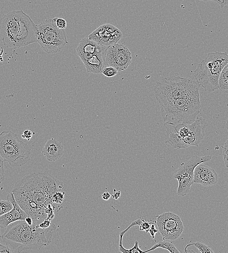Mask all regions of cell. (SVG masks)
I'll list each match as a JSON object with an SVG mask.
<instances>
[{
	"label": "cell",
	"mask_w": 228,
	"mask_h": 253,
	"mask_svg": "<svg viewBox=\"0 0 228 253\" xmlns=\"http://www.w3.org/2000/svg\"><path fill=\"white\" fill-rule=\"evenodd\" d=\"M58 191L56 181L39 172L27 175L17 181L12 192L15 199L33 224L38 225L47 217V210L53 204V194Z\"/></svg>",
	"instance_id": "cell-1"
},
{
	"label": "cell",
	"mask_w": 228,
	"mask_h": 253,
	"mask_svg": "<svg viewBox=\"0 0 228 253\" xmlns=\"http://www.w3.org/2000/svg\"><path fill=\"white\" fill-rule=\"evenodd\" d=\"M55 229L54 224L52 223L48 228H41L37 225H29L24 220H19L9 224L1 237L14 253H20L29 249L39 250L43 246H48Z\"/></svg>",
	"instance_id": "cell-2"
},
{
	"label": "cell",
	"mask_w": 228,
	"mask_h": 253,
	"mask_svg": "<svg viewBox=\"0 0 228 253\" xmlns=\"http://www.w3.org/2000/svg\"><path fill=\"white\" fill-rule=\"evenodd\" d=\"M0 40L14 49L37 42L36 25L22 10L10 12L0 19Z\"/></svg>",
	"instance_id": "cell-3"
},
{
	"label": "cell",
	"mask_w": 228,
	"mask_h": 253,
	"mask_svg": "<svg viewBox=\"0 0 228 253\" xmlns=\"http://www.w3.org/2000/svg\"><path fill=\"white\" fill-rule=\"evenodd\" d=\"M164 125L166 128L165 143L179 149L193 145L198 147L205 136L208 124L201 116L187 123Z\"/></svg>",
	"instance_id": "cell-4"
},
{
	"label": "cell",
	"mask_w": 228,
	"mask_h": 253,
	"mask_svg": "<svg viewBox=\"0 0 228 253\" xmlns=\"http://www.w3.org/2000/svg\"><path fill=\"white\" fill-rule=\"evenodd\" d=\"M159 105L164 124L187 123L194 120L200 112L199 94L176 98Z\"/></svg>",
	"instance_id": "cell-5"
},
{
	"label": "cell",
	"mask_w": 228,
	"mask_h": 253,
	"mask_svg": "<svg viewBox=\"0 0 228 253\" xmlns=\"http://www.w3.org/2000/svg\"><path fill=\"white\" fill-rule=\"evenodd\" d=\"M199 85L194 80L179 76H169L158 81L154 87L159 104L178 97L199 94Z\"/></svg>",
	"instance_id": "cell-6"
},
{
	"label": "cell",
	"mask_w": 228,
	"mask_h": 253,
	"mask_svg": "<svg viewBox=\"0 0 228 253\" xmlns=\"http://www.w3.org/2000/svg\"><path fill=\"white\" fill-rule=\"evenodd\" d=\"M228 63V56L226 53L208 54L194 71L195 81L206 91L211 92L218 90L219 75Z\"/></svg>",
	"instance_id": "cell-7"
},
{
	"label": "cell",
	"mask_w": 228,
	"mask_h": 253,
	"mask_svg": "<svg viewBox=\"0 0 228 253\" xmlns=\"http://www.w3.org/2000/svg\"><path fill=\"white\" fill-rule=\"evenodd\" d=\"M31 149L11 131L0 133V156L12 167L24 165L30 160Z\"/></svg>",
	"instance_id": "cell-8"
},
{
	"label": "cell",
	"mask_w": 228,
	"mask_h": 253,
	"mask_svg": "<svg viewBox=\"0 0 228 253\" xmlns=\"http://www.w3.org/2000/svg\"><path fill=\"white\" fill-rule=\"evenodd\" d=\"M37 42L48 54L60 51L68 43L65 29L58 28L53 18L36 25Z\"/></svg>",
	"instance_id": "cell-9"
},
{
	"label": "cell",
	"mask_w": 228,
	"mask_h": 253,
	"mask_svg": "<svg viewBox=\"0 0 228 253\" xmlns=\"http://www.w3.org/2000/svg\"><path fill=\"white\" fill-rule=\"evenodd\" d=\"M211 159V157L210 155H194L180 164L175 171L173 176L178 182L177 195L184 196L189 192L191 186L193 183V172L195 167L198 164L210 161Z\"/></svg>",
	"instance_id": "cell-10"
},
{
	"label": "cell",
	"mask_w": 228,
	"mask_h": 253,
	"mask_svg": "<svg viewBox=\"0 0 228 253\" xmlns=\"http://www.w3.org/2000/svg\"><path fill=\"white\" fill-rule=\"evenodd\" d=\"M156 222L163 240H175L184 230L180 217L173 212H165L157 216Z\"/></svg>",
	"instance_id": "cell-11"
},
{
	"label": "cell",
	"mask_w": 228,
	"mask_h": 253,
	"mask_svg": "<svg viewBox=\"0 0 228 253\" xmlns=\"http://www.w3.org/2000/svg\"><path fill=\"white\" fill-rule=\"evenodd\" d=\"M105 61L107 66L113 67L119 72L124 71L131 62V53L127 46L116 43L107 47Z\"/></svg>",
	"instance_id": "cell-12"
},
{
	"label": "cell",
	"mask_w": 228,
	"mask_h": 253,
	"mask_svg": "<svg viewBox=\"0 0 228 253\" xmlns=\"http://www.w3.org/2000/svg\"><path fill=\"white\" fill-rule=\"evenodd\" d=\"M122 37L123 33L118 28L111 24H104L93 31L88 37L99 44L108 47L117 43Z\"/></svg>",
	"instance_id": "cell-13"
},
{
	"label": "cell",
	"mask_w": 228,
	"mask_h": 253,
	"mask_svg": "<svg viewBox=\"0 0 228 253\" xmlns=\"http://www.w3.org/2000/svg\"><path fill=\"white\" fill-rule=\"evenodd\" d=\"M7 200L13 205V208L7 212L0 216V228H4L17 220H24L28 217L25 212L17 202L13 193L11 192L6 197Z\"/></svg>",
	"instance_id": "cell-14"
},
{
	"label": "cell",
	"mask_w": 228,
	"mask_h": 253,
	"mask_svg": "<svg viewBox=\"0 0 228 253\" xmlns=\"http://www.w3.org/2000/svg\"><path fill=\"white\" fill-rule=\"evenodd\" d=\"M218 181L217 174L213 168L201 163L195 167L193 172V183L208 186L216 184Z\"/></svg>",
	"instance_id": "cell-15"
},
{
	"label": "cell",
	"mask_w": 228,
	"mask_h": 253,
	"mask_svg": "<svg viewBox=\"0 0 228 253\" xmlns=\"http://www.w3.org/2000/svg\"><path fill=\"white\" fill-rule=\"evenodd\" d=\"M64 146L60 142L54 138L49 139L45 143L42 153L49 162H54L63 154Z\"/></svg>",
	"instance_id": "cell-16"
},
{
	"label": "cell",
	"mask_w": 228,
	"mask_h": 253,
	"mask_svg": "<svg viewBox=\"0 0 228 253\" xmlns=\"http://www.w3.org/2000/svg\"><path fill=\"white\" fill-rule=\"evenodd\" d=\"M83 63L88 72L94 74L101 73L104 68L107 66L105 53L94 54Z\"/></svg>",
	"instance_id": "cell-17"
},
{
	"label": "cell",
	"mask_w": 228,
	"mask_h": 253,
	"mask_svg": "<svg viewBox=\"0 0 228 253\" xmlns=\"http://www.w3.org/2000/svg\"><path fill=\"white\" fill-rule=\"evenodd\" d=\"M107 47L99 44L88 37L82 38L76 49L77 53L101 54L105 53Z\"/></svg>",
	"instance_id": "cell-18"
},
{
	"label": "cell",
	"mask_w": 228,
	"mask_h": 253,
	"mask_svg": "<svg viewBox=\"0 0 228 253\" xmlns=\"http://www.w3.org/2000/svg\"><path fill=\"white\" fill-rule=\"evenodd\" d=\"M218 86L221 91L228 93V64L224 67L219 75Z\"/></svg>",
	"instance_id": "cell-19"
},
{
	"label": "cell",
	"mask_w": 228,
	"mask_h": 253,
	"mask_svg": "<svg viewBox=\"0 0 228 253\" xmlns=\"http://www.w3.org/2000/svg\"><path fill=\"white\" fill-rule=\"evenodd\" d=\"M157 248H162L166 249L171 253H179L181 252L179 251L176 247L171 242L168 241L167 240L163 241H159L154 244L151 248L144 251V253H147L156 249Z\"/></svg>",
	"instance_id": "cell-20"
},
{
	"label": "cell",
	"mask_w": 228,
	"mask_h": 253,
	"mask_svg": "<svg viewBox=\"0 0 228 253\" xmlns=\"http://www.w3.org/2000/svg\"><path fill=\"white\" fill-rule=\"evenodd\" d=\"M194 246L197 248L200 253H213L214 252L210 248L209 246H208L206 244L200 242L198 241H196L194 243H192L187 244L184 248V252L186 251L187 248L190 246Z\"/></svg>",
	"instance_id": "cell-21"
},
{
	"label": "cell",
	"mask_w": 228,
	"mask_h": 253,
	"mask_svg": "<svg viewBox=\"0 0 228 253\" xmlns=\"http://www.w3.org/2000/svg\"><path fill=\"white\" fill-rule=\"evenodd\" d=\"M119 251L123 253H145L139 246L138 241L136 240L134 246L130 249L125 248L123 244L119 245Z\"/></svg>",
	"instance_id": "cell-22"
},
{
	"label": "cell",
	"mask_w": 228,
	"mask_h": 253,
	"mask_svg": "<svg viewBox=\"0 0 228 253\" xmlns=\"http://www.w3.org/2000/svg\"><path fill=\"white\" fill-rule=\"evenodd\" d=\"M12 208L13 205L9 201L0 199V216L10 211Z\"/></svg>",
	"instance_id": "cell-23"
},
{
	"label": "cell",
	"mask_w": 228,
	"mask_h": 253,
	"mask_svg": "<svg viewBox=\"0 0 228 253\" xmlns=\"http://www.w3.org/2000/svg\"><path fill=\"white\" fill-rule=\"evenodd\" d=\"M117 70L111 66L105 67L103 69L101 73L107 77L115 76L118 73Z\"/></svg>",
	"instance_id": "cell-24"
},
{
	"label": "cell",
	"mask_w": 228,
	"mask_h": 253,
	"mask_svg": "<svg viewBox=\"0 0 228 253\" xmlns=\"http://www.w3.org/2000/svg\"><path fill=\"white\" fill-rule=\"evenodd\" d=\"M65 199V192L57 191L53 195L52 201L56 204L62 203Z\"/></svg>",
	"instance_id": "cell-25"
},
{
	"label": "cell",
	"mask_w": 228,
	"mask_h": 253,
	"mask_svg": "<svg viewBox=\"0 0 228 253\" xmlns=\"http://www.w3.org/2000/svg\"><path fill=\"white\" fill-rule=\"evenodd\" d=\"M56 26L59 29H65L67 27V22L65 19L61 18H53Z\"/></svg>",
	"instance_id": "cell-26"
},
{
	"label": "cell",
	"mask_w": 228,
	"mask_h": 253,
	"mask_svg": "<svg viewBox=\"0 0 228 253\" xmlns=\"http://www.w3.org/2000/svg\"><path fill=\"white\" fill-rule=\"evenodd\" d=\"M228 140H227L223 146L222 155L227 168L228 167Z\"/></svg>",
	"instance_id": "cell-27"
},
{
	"label": "cell",
	"mask_w": 228,
	"mask_h": 253,
	"mask_svg": "<svg viewBox=\"0 0 228 253\" xmlns=\"http://www.w3.org/2000/svg\"><path fill=\"white\" fill-rule=\"evenodd\" d=\"M150 223L148 221H145L142 219V221L140 225L139 230L140 231H144L146 233L148 232L149 229L150 227Z\"/></svg>",
	"instance_id": "cell-28"
},
{
	"label": "cell",
	"mask_w": 228,
	"mask_h": 253,
	"mask_svg": "<svg viewBox=\"0 0 228 253\" xmlns=\"http://www.w3.org/2000/svg\"><path fill=\"white\" fill-rule=\"evenodd\" d=\"M148 232L150 234L151 237L152 239H154L155 237V235L157 234L158 232V229L157 228L155 224L152 223L150 225V228L149 229Z\"/></svg>",
	"instance_id": "cell-29"
},
{
	"label": "cell",
	"mask_w": 228,
	"mask_h": 253,
	"mask_svg": "<svg viewBox=\"0 0 228 253\" xmlns=\"http://www.w3.org/2000/svg\"><path fill=\"white\" fill-rule=\"evenodd\" d=\"M34 134V133H33L31 130L26 129L24 131L23 134L21 135V137L23 139H27L28 141H30Z\"/></svg>",
	"instance_id": "cell-30"
},
{
	"label": "cell",
	"mask_w": 228,
	"mask_h": 253,
	"mask_svg": "<svg viewBox=\"0 0 228 253\" xmlns=\"http://www.w3.org/2000/svg\"><path fill=\"white\" fill-rule=\"evenodd\" d=\"M4 168L3 161L0 158V184L4 179Z\"/></svg>",
	"instance_id": "cell-31"
},
{
	"label": "cell",
	"mask_w": 228,
	"mask_h": 253,
	"mask_svg": "<svg viewBox=\"0 0 228 253\" xmlns=\"http://www.w3.org/2000/svg\"><path fill=\"white\" fill-rule=\"evenodd\" d=\"M51 221V220L46 218L37 225L41 228H46L51 225L52 223Z\"/></svg>",
	"instance_id": "cell-32"
},
{
	"label": "cell",
	"mask_w": 228,
	"mask_h": 253,
	"mask_svg": "<svg viewBox=\"0 0 228 253\" xmlns=\"http://www.w3.org/2000/svg\"><path fill=\"white\" fill-rule=\"evenodd\" d=\"M13 253L14 252L8 246H4L0 243V253Z\"/></svg>",
	"instance_id": "cell-33"
},
{
	"label": "cell",
	"mask_w": 228,
	"mask_h": 253,
	"mask_svg": "<svg viewBox=\"0 0 228 253\" xmlns=\"http://www.w3.org/2000/svg\"><path fill=\"white\" fill-rule=\"evenodd\" d=\"M205 1H214L217 2L223 8L224 6L228 4V0H201Z\"/></svg>",
	"instance_id": "cell-34"
},
{
	"label": "cell",
	"mask_w": 228,
	"mask_h": 253,
	"mask_svg": "<svg viewBox=\"0 0 228 253\" xmlns=\"http://www.w3.org/2000/svg\"><path fill=\"white\" fill-rule=\"evenodd\" d=\"M110 193L107 191L103 193L102 195V199L105 200H108L110 199Z\"/></svg>",
	"instance_id": "cell-35"
},
{
	"label": "cell",
	"mask_w": 228,
	"mask_h": 253,
	"mask_svg": "<svg viewBox=\"0 0 228 253\" xmlns=\"http://www.w3.org/2000/svg\"><path fill=\"white\" fill-rule=\"evenodd\" d=\"M121 196V191H116L115 189H114V192L112 195L113 198L115 199H117Z\"/></svg>",
	"instance_id": "cell-36"
},
{
	"label": "cell",
	"mask_w": 228,
	"mask_h": 253,
	"mask_svg": "<svg viewBox=\"0 0 228 253\" xmlns=\"http://www.w3.org/2000/svg\"><path fill=\"white\" fill-rule=\"evenodd\" d=\"M24 220L26 222V223L29 225H32L33 224V220L32 218L30 217H27Z\"/></svg>",
	"instance_id": "cell-37"
},
{
	"label": "cell",
	"mask_w": 228,
	"mask_h": 253,
	"mask_svg": "<svg viewBox=\"0 0 228 253\" xmlns=\"http://www.w3.org/2000/svg\"><path fill=\"white\" fill-rule=\"evenodd\" d=\"M1 237V235H0V238Z\"/></svg>",
	"instance_id": "cell-38"
}]
</instances>
